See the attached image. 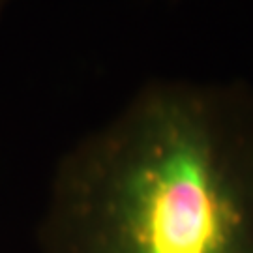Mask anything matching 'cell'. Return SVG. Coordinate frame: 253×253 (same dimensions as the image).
<instances>
[{
	"label": "cell",
	"instance_id": "obj_1",
	"mask_svg": "<svg viewBox=\"0 0 253 253\" xmlns=\"http://www.w3.org/2000/svg\"><path fill=\"white\" fill-rule=\"evenodd\" d=\"M45 253H253V84L156 79L54 172Z\"/></svg>",
	"mask_w": 253,
	"mask_h": 253
},
{
	"label": "cell",
	"instance_id": "obj_3",
	"mask_svg": "<svg viewBox=\"0 0 253 253\" xmlns=\"http://www.w3.org/2000/svg\"><path fill=\"white\" fill-rule=\"evenodd\" d=\"M165 2H172V4H176V2H180V0H165Z\"/></svg>",
	"mask_w": 253,
	"mask_h": 253
},
{
	"label": "cell",
	"instance_id": "obj_2",
	"mask_svg": "<svg viewBox=\"0 0 253 253\" xmlns=\"http://www.w3.org/2000/svg\"><path fill=\"white\" fill-rule=\"evenodd\" d=\"M9 0H0V17H2V13L6 11V8H8Z\"/></svg>",
	"mask_w": 253,
	"mask_h": 253
}]
</instances>
